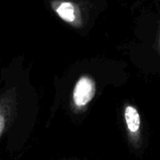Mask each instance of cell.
Wrapping results in <instances>:
<instances>
[{
  "instance_id": "1",
  "label": "cell",
  "mask_w": 160,
  "mask_h": 160,
  "mask_svg": "<svg viewBox=\"0 0 160 160\" xmlns=\"http://www.w3.org/2000/svg\"><path fill=\"white\" fill-rule=\"evenodd\" d=\"M95 83L86 77H82L76 83L73 90V101L76 106L83 107L88 104L95 96Z\"/></svg>"
},
{
  "instance_id": "2",
  "label": "cell",
  "mask_w": 160,
  "mask_h": 160,
  "mask_svg": "<svg viewBox=\"0 0 160 160\" xmlns=\"http://www.w3.org/2000/svg\"><path fill=\"white\" fill-rule=\"evenodd\" d=\"M53 9L58 16L67 22H74L77 19V8L70 2L52 3Z\"/></svg>"
},
{
  "instance_id": "3",
  "label": "cell",
  "mask_w": 160,
  "mask_h": 160,
  "mask_svg": "<svg viewBox=\"0 0 160 160\" xmlns=\"http://www.w3.org/2000/svg\"><path fill=\"white\" fill-rule=\"evenodd\" d=\"M125 118L129 131L133 133L137 132L141 125V118L138 111L132 106H128L125 111Z\"/></svg>"
},
{
  "instance_id": "4",
  "label": "cell",
  "mask_w": 160,
  "mask_h": 160,
  "mask_svg": "<svg viewBox=\"0 0 160 160\" xmlns=\"http://www.w3.org/2000/svg\"><path fill=\"white\" fill-rule=\"evenodd\" d=\"M5 126H6V114L4 112L0 110V136L4 131Z\"/></svg>"
}]
</instances>
